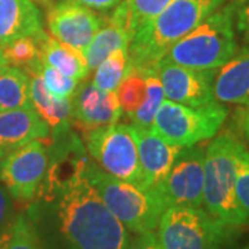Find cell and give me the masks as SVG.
<instances>
[{"mask_svg":"<svg viewBox=\"0 0 249 249\" xmlns=\"http://www.w3.org/2000/svg\"><path fill=\"white\" fill-rule=\"evenodd\" d=\"M231 229L201 206H170L160 214L157 238L162 249H220Z\"/></svg>","mask_w":249,"mask_h":249,"instance_id":"cell-6","label":"cell"},{"mask_svg":"<svg viewBox=\"0 0 249 249\" xmlns=\"http://www.w3.org/2000/svg\"><path fill=\"white\" fill-rule=\"evenodd\" d=\"M133 127L144 186L145 190L154 188L168 176L181 147L165 142L152 129Z\"/></svg>","mask_w":249,"mask_h":249,"instance_id":"cell-15","label":"cell"},{"mask_svg":"<svg viewBox=\"0 0 249 249\" xmlns=\"http://www.w3.org/2000/svg\"><path fill=\"white\" fill-rule=\"evenodd\" d=\"M127 249H162V247L154 231H144L129 241Z\"/></svg>","mask_w":249,"mask_h":249,"instance_id":"cell-31","label":"cell"},{"mask_svg":"<svg viewBox=\"0 0 249 249\" xmlns=\"http://www.w3.org/2000/svg\"><path fill=\"white\" fill-rule=\"evenodd\" d=\"M0 249H43L25 214H18L0 240Z\"/></svg>","mask_w":249,"mask_h":249,"instance_id":"cell-26","label":"cell"},{"mask_svg":"<svg viewBox=\"0 0 249 249\" xmlns=\"http://www.w3.org/2000/svg\"><path fill=\"white\" fill-rule=\"evenodd\" d=\"M224 0H175L157 17L139 28L129 45L127 71H155L172 46L190 34Z\"/></svg>","mask_w":249,"mask_h":249,"instance_id":"cell-2","label":"cell"},{"mask_svg":"<svg viewBox=\"0 0 249 249\" xmlns=\"http://www.w3.org/2000/svg\"><path fill=\"white\" fill-rule=\"evenodd\" d=\"M144 75H145V97L139 109L130 116V121L133 126L142 129H151L155 114L160 107L162 101L165 100V94L157 70L145 72Z\"/></svg>","mask_w":249,"mask_h":249,"instance_id":"cell-23","label":"cell"},{"mask_svg":"<svg viewBox=\"0 0 249 249\" xmlns=\"http://www.w3.org/2000/svg\"><path fill=\"white\" fill-rule=\"evenodd\" d=\"M127 49H118L109 54L94 70L93 85L103 91H115L127 73Z\"/></svg>","mask_w":249,"mask_h":249,"instance_id":"cell-22","label":"cell"},{"mask_svg":"<svg viewBox=\"0 0 249 249\" xmlns=\"http://www.w3.org/2000/svg\"><path fill=\"white\" fill-rule=\"evenodd\" d=\"M217 70H193L162 58L157 65L165 98L187 107L214 101L213 80Z\"/></svg>","mask_w":249,"mask_h":249,"instance_id":"cell-11","label":"cell"},{"mask_svg":"<svg viewBox=\"0 0 249 249\" xmlns=\"http://www.w3.org/2000/svg\"><path fill=\"white\" fill-rule=\"evenodd\" d=\"M16 217L14 214V202L13 196L9 193L6 186L0 181V240L7 231L10 224Z\"/></svg>","mask_w":249,"mask_h":249,"instance_id":"cell-30","label":"cell"},{"mask_svg":"<svg viewBox=\"0 0 249 249\" xmlns=\"http://www.w3.org/2000/svg\"><path fill=\"white\" fill-rule=\"evenodd\" d=\"M7 65H9V64L6 61V57H4V54H3V49L0 47V72L3 71Z\"/></svg>","mask_w":249,"mask_h":249,"instance_id":"cell-35","label":"cell"},{"mask_svg":"<svg viewBox=\"0 0 249 249\" xmlns=\"http://www.w3.org/2000/svg\"><path fill=\"white\" fill-rule=\"evenodd\" d=\"M25 70L27 73L37 75L42 79L46 90L57 98H71L79 85L78 79L42 64L39 57L32 64H29Z\"/></svg>","mask_w":249,"mask_h":249,"instance_id":"cell-24","label":"cell"},{"mask_svg":"<svg viewBox=\"0 0 249 249\" xmlns=\"http://www.w3.org/2000/svg\"><path fill=\"white\" fill-rule=\"evenodd\" d=\"M34 1H37V3L43 4L46 7H50V6L53 4V0H34Z\"/></svg>","mask_w":249,"mask_h":249,"instance_id":"cell-36","label":"cell"},{"mask_svg":"<svg viewBox=\"0 0 249 249\" xmlns=\"http://www.w3.org/2000/svg\"><path fill=\"white\" fill-rule=\"evenodd\" d=\"M122 116L115 91H103L93 82H82L72 96V119L83 133L114 124Z\"/></svg>","mask_w":249,"mask_h":249,"instance_id":"cell-13","label":"cell"},{"mask_svg":"<svg viewBox=\"0 0 249 249\" xmlns=\"http://www.w3.org/2000/svg\"><path fill=\"white\" fill-rule=\"evenodd\" d=\"M205 150L181 147L165 180L152 190L165 209L170 206H202Z\"/></svg>","mask_w":249,"mask_h":249,"instance_id":"cell-10","label":"cell"},{"mask_svg":"<svg viewBox=\"0 0 249 249\" xmlns=\"http://www.w3.org/2000/svg\"><path fill=\"white\" fill-rule=\"evenodd\" d=\"M73 1H78V3H80V4H83V6H86V7H89L91 10L104 11V10L114 9L122 0H73Z\"/></svg>","mask_w":249,"mask_h":249,"instance_id":"cell-33","label":"cell"},{"mask_svg":"<svg viewBox=\"0 0 249 249\" xmlns=\"http://www.w3.org/2000/svg\"><path fill=\"white\" fill-rule=\"evenodd\" d=\"M50 166V150L43 140H32L6 155L0 180L13 198L34 199L45 181Z\"/></svg>","mask_w":249,"mask_h":249,"instance_id":"cell-9","label":"cell"},{"mask_svg":"<svg viewBox=\"0 0 249 249\" xmlns=\"http://www.w3.org/2000/svg\"><path fill=\"white\" fill-rule=\"evenodd\" d=\"M83 136L88 152L101 169L145 190L133 124H108Z\"/></svg>","mask_w":249,"mask_h":249,"instance_id":"cell-8","label":"cell"},{"mask_svg":"<svg viewBox=\"0 0 249 249\" xmlns=\"http://www.w3.org/2000/svg\"><path fill=\"white\" fill-rule=\"evenodd\" d=\"M232 4L212 13L190 34L178 39L163 58L193 70H219L238 50Z\"/></svg>","mask_w":249,"mask_h":249,"instance_id":"cell-3","label":"cell"},{"mask_svg":"<svg viewBox=\"0 0 249 249\" xmlns=\"http://www.w3.org/2000/svg\"><path fill=\"white\" fill-rule=\"evenodd\" d=\"M29 75V98L31 107L40 116L54 137L70 133L72 119V97L57 98L52 96L37 75Z\"/></svg>","mask_w":249,"mask_h":249,"instance_id":"cell-19","label":"cell"},{"mask_svg":"<svg viewBox=\"0 0 249 249\" xmlns=\"http://www.w3.org/2000/svg\"><path fill=\"white\" fill-rule=\"evenodd\" d=\"M6 155H7V152L0 148V172H1V165H3V160L6 158Z\"/></svg>","mask_w":249,"mask_h":249,"instance_id":"cell-37","label":"cell"},{"mask_svg":"<svg viewBox=\"0 0 249 249\" xmlns=\"http://www.w3.org/2000/svg\"><path fill=\"white\" fill-rule=\"evenodd\" d=\"M122 114L130 116L139 109L145 97V75L136 70H129L115 90Z\"/></svg>","mask_w":249,"mask_h":249,"instance_id":"cell-25","label":"cell"},{"mask_svg":"<svg viewBox=\"0 0 249 249\" xmlns=\"http://www.w3.org/2000/svg\"><path fill=\"white\" fill-rule=\"evenodd\" d=\"M175 0H124L130 25L134 31L142 28L150 19L157 17Z\"/></svg>","mask_w":249,"mask_h":249,"instance_id":"cell-28","label":"cell"},{"mask_svg":"<svg viewBox=\"0 0 249 249\" xmlns=\"http://www.w3.org/2000/svg\"><path fill=\"white\" fill-rule=\"evenodd\" d=\"M3 54L7 64L11 67L27 68L39 57L36 36H25L11 42L10 45L3 47Z\"/></svg>","mask_w":249,"mask_h":249,"instance_id":"cell-27","label":"cell"},{"mask_svg":"<svg viewBox=\"0 0 249 249\" xmlns=\"http://www.w3.org/2000/svg\"><path fill=\"white\" fill-rule=\"evenodd\" d=\"M134 34L136 31L130 25L129 14L122 0L109 16L104 17L103 25L82 52L90 71H94L100 62L118 49H129Z\"/></svg>","mask_w":249,"mask_h":249,"instance_id":"cell-14","label":"cell"},{"mask_svg":"<svg viewBox=\"0 0 249 249\" xmlns=\"http://www.w3.org/2000/svg\"><path fill=\"white\" fill-rule=\"evenodd\" d=\"M31 107L29 75L21 68L7 65L0 72V111Z\"/></svg>","mask_w":249,"mask_h":249,"instance_id":"cell-21","label":"cell"},{"mask_svg":"<svg viewBox=\"0 0 249 249\" xmlns=\"http://www.w3.org/2000/svg\"><path fill=\"white\" fill-rule=\"evenodd\" d=\"M83 148L73 152L70 172L50 163L39 191L53 204L58 230L70 249H127L129 231L109 212L96 188L85 175Z\"/></svg>","mask_w":249,"mask_h":249,"instance_id":"cell-1","label":"cell"},{"mask_svg":"<svg viewBox=\"0 0 249 249\" xmlns=\"http://www.w3.org/2000/svg\"><path fill=\"white\" fill-rule=\"evenodd\" d=\"M235 196L249 217V151L240 142L235 157Z\"/></svg>","mask_w":249,"mask_h":249,"instance_id":"cell-29","label":"cell"},{"mask_svg":"<svg viewBox=\"0 0 249 249\" xmlns=\"http://www.w3.org/2000/svg\"><path fill=\"white\" fill-rule=\"evenodd\" d=\"M85 175L96 188L109 212L127 229V231H154L158 227L165 208L152 188L142 190L132 183L111 176L96 162L86 158Z\"/></svg>","mask_w":249,"mask_h":249,"instance_id":"cell-5","label":"cell"},{"mask_svg":"<svg viewBox=\"0 0 249 249\" xmlns=\"http://www.w3.org/2000/svg\"><path fill=\"white\" fill-rule=\"evenodd\" d=\"M237 119H238V126L240 130L244 134V137L248 140L249 142V108L241 109L240 112H237Z\"/></svg>","mask_w":249,"mask_h":249,"instance_id":"cell-34","label":"cell"},{"mask_svg":"<svg viewBox=\"0 0 249 249\" xmlns=\"http://www.w3.org/2000/svg\"><path fill=\"white\" fill-rule=\"evenodd\" d=\"M103 21L104 17L73 0L58 1L47 11V27L52 36L80 52L89 45Z\"/></svg>","mask_w":249,"mask_h":249,"instance_id":"cell-12","label":"cell"},{"mask_svg":"<svg viewBox=\"0 0 249 249\" xmlns=\"http://www.w3.org/2000/svg\"><path fill=\"white\" fill-rule=\"evenodd\" d=\"M50 129L32 107L0 111V148L9 154L32 140H45Z\"/></svg>","mask_w":249,"mask_h":249,"instance_id":"cell-16","label":"cell"},{"mask_svg":"<svg viewBox=\"0 0 249 249\" xmlns=\"http://www.w3.org/2000/svg\"><path fill=\"white\" fill-rule=\"evenodd\" d=\"M40 32L42 14L34 0H0V47Z\"/></svg>","mask_w":249,"mask_h":249,"instance_id":"cell-18","label":"cell"},{"mask_svg":"<svg viewBox=\"0 0 249 249\" xmlns=\"http://www.w3.org/2000/svg\"><path fill=\"white\" fill-rule=\"evenodd\" d=\"M240 142L231 134L214 137L205 150L204 191L205 211L230 227L249 222L235 196V157Z\"/></svg>","mask_w":249,"mask_h":249,"instance_id":"cell-4","label":"cell"},{"mask_svg":"<svg viewBox=\"0 0 249 249\" xmlns=\"http://www.w3.org/2000/svg\"><path fill=\"white\" fill-rule=\"evenodd\" d=\"M36 42L39 47V60L42 64L78 80L88 78L90 70L80 50L62 43L53 36H47L45 32L36 35Z\"/></svg>","mask_w":249,"mask_h":249,"instance_id":"cell-20","label":"cell"},{"mask_svg":"<svg viewBox=\"0 0 249 249\" xmlns=\"http://www.w3.org/2000/svg\"><path fill=\"white\" fill-rule=\"evenodd\" d=\"M227 114L229 109L216 100L202 107H187L165 98L151 129L169 144L191 147L216 136Z\"/></svg>","mask_w":249,"mask_h":249,"instance_id":"cell-7","label":"cell"},{"mask_svg":"<svg viewBox=\"0 0 249 249\" xmlns=\"http://www.w3.org/2000/svg\"><path fill=\"white\" fill-rule=\"evenodd\" d=\"M237 16V29L240 31L244 39L249 42V0H242L235 6Z\"/></svg>","mask_w":249,"mask_h":249,"instance_id":"cell-32","label":"cell"},{"mask_svg":"<svg viewBox=\"0 0 249 249\" xmlns=\"http://www.w3.org/2000/svg\"><path fill=\"white\" fill-rule=\"evenodd\" d=\"M213 96L219 103L249 108V46L237 50L217 70L213 80Z\"/></svg>","mask_w":249,"mask_h":249,"instance_id":"cell-17","label":"cell"}]
</instances>
